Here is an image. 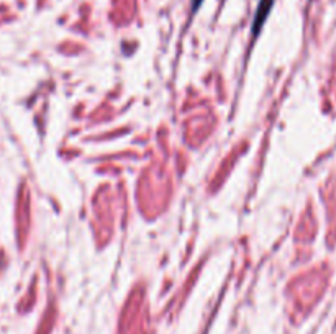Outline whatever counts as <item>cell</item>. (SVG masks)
Listing matches in <instances>:
<instances>
[{
    "label": "cell",
    "instance_id": "obj_1",
    "mask_svg": "<svg viewBox=\"0 0 336 334\" xmlns=\"http://www.w3.org/2000/svg\"><path fill=\"white\" fill-rule=\"evenodd\" d=\"M272 5H274V0H259L258 10L253 20V27H251V35H253V38H256L259 35V31H261V28L264 27L269 13H271Z\"/></svg>",
    "mask_w": 336,
    "mask_h": 334
},
{
    "label": "cell",
    "instance_id": "obj_2",
    "mask_svg": "<svg viewBox=\"0 0 336 334\" xmlns=\"http://www.w3.org/2000/svg\"><path fill=\"white\" fill-rule=\"evenodd\" d=\"M202 4H204V0H192V12H197Z\"/></svg>",
    "mask_w": 336,
    "mask_h": 334
}]
</instances>
